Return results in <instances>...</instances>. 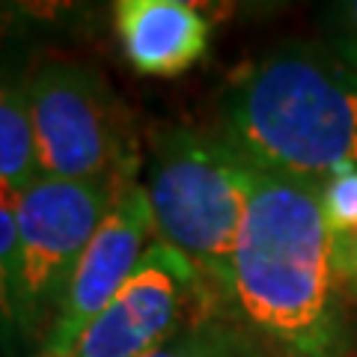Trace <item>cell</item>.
Returning a JSON list of instances; mask_svg holds the SVG:
<instances>
[{
    "mask_svg": "<svg viewBox=\"0 0 357 357\" xmlns=\"http://www.w3.org/2000/svg\"><path fill=\"white\" fill-rule=\"evenodd\" d=\"M229 301L244 321L292 357H340L345 319L321 185L253 167L232 253Z\"/></svg>",
    "mask_w": 357,
    "mask_h": 357,
    "instance_id": "cell-1",
    "label": "cell"
},
{
    "mask_svg": "<svg viewBox=\"0 0 357 357\" xmlns=\"http://www.w3.org/2000/svg\"><path fill=\"white\" fill-rule=\"evenodd\" d=\"M218 134L256 170L325 185L357 170V66L289 42L232 77Z\"/></svg>",
    "mask_w": 357,
    "mask_h": 357,
    "instance_id": "cell-2",
    "label": "cell"
},
{
    "mask_svg": "<svg viewBox=\"0 0 357 357\" xmlns=\"http://www.w3.org/2000/svg\"><path fill=\"white\" fill-rule=\"evenodd\" d=\"M250 182L253 167L218 131L161 126L149 134V176L143 188L158 238L223 295H229L232 253Z\"/></svg>",
    "mask_w": 357,
    "mask_h": 357,
    "instance_id": "cell-3",
    "label": "cell"
},
{
    "mask_svg": "<svg viewBox=\"0 0 357 357\" xmlns=\"http://www.w3.org/2000/svg\"><path fill=\"white\" fill-rule=\"evenodd\" d=\"M39 173L69 182L137 178V137L126 102L96 69L51 60L24 81Z\"/></svg>",
    "mask_w": 357,
    "mask_h": 357,
    "instance_id": "cell-4",
    "label": "cell"
},
{
    "mask_svg": "<svg viewBox=\"0 0 357 357\" xmlns=\"http://www.w3.org/2000/svg\"><path fill=\"white\" fill-rule=\"evenodd\" d=\"M122 188L126 185L116 182H69L42 176L27 191L13 197L9 208L18 227L27 345H42L51 333L81 256Z\"/></svg>",
    "mask_w": 357,
    "mask_h": 357,
    "instance_id": "cell-5",
    "label": "cell"
},
{
    "mask_svg": "<svg viewBox=\"0 0 357 357\" xmlns=\"http://www.w3.org/2000/svg\"><path fill=\"white\" fill-rule=\"evenodd\" d=\"M206 280L161 238L143 253L119 295L77 340L72 357H146L185 331V316L203 301Z\"/></svg>",
    "mask_w": 357,
    "mask_h": 357,
    "instance_id": "cell-6",
    "label": "cell"
},
{
    "mask_svg": "<svg viewBox=\"0 0 357 357\" xmlns=\"http://www.w3.org/2000/svg\"><path fill=\"white\" fill-rule=\"evenodd\" d=\"M155 232L158 229H155L146 188L140 182L126 185L81 256V265L63 298L60 316L39 345V357H72L84 331L119 295V289L140 265L143 253L155 244Z\"/></svg>",
    "mask_w": 357,
    "mask_h": 357,
    "instance_id": "cell-7",
    "label": "cell"
},
{
    "mask_svg": "<svg viewBox=\"0 0 357 357\" xmlns=\"http://www.w3.org/2000/svg\"><path fill=\"white\" fill-rule=\"evenodd\" d=\"M116 36L140 75L176 77L194 69L211 48V24L185 0H119Z\"/></svg>",
    "mask_w": 357,
    "mask_h": 357,
    "instance_id": "cell-8",
    "label": "cell"
},
{
    "mask_svg": "<svg viewBox=\"0 0 357 357\" xmlns=\"http://www.w3.org/2000/svg\"><path fill=\"white\" fill-rule=\"evenodd\" d=\"M36 178L42 173L24 86L0 81V203L9 206Z\"/></svg>",
    "mask_w": 357,
    "mask_h": 357,
    "instance_id": "cell-9",
    "label": "cell"
},
{
    "mask_svg": "<svg viewBox=\"0 0 357 357\" xmlns=\"http://www.w3.org/2000/svg\"><path fill=\"white\" fill-rule=\"evenodd\" d=\"M27 349L24 312H21V262L18 227L13 208L0 203V354L18 357Z\"/></svg>",
    "mask_w": 357,
    "mask_h": 357,
    "instance_id": "cell-10",
    "label": "cell"
},
{
    "mask_svg": "<svg viewBox=\"0 0 357 357\" xmlns=\"http://www.w3.org/2000/svg\"><path fill=\"white\" fill-rule=\"evenodd\" d=\"M146 357H262L248 333L220 319H197Z\"/></svg>",
    "mask_w": 357,
    "mask_h": 357,
    "instance_id": "cell-11",
    "label": "cell"
},
{
    "mask_svg": "<svg viewBox=\"0 0 357 357\" xmlns=\"http://www.w3.org/2000/svg\"><path fill=\"white\" fill-rule=\"evenodd\" d=\"M321 211L333 236H357V170L321 185Z\"/></svg>",
    "mask_w": 357,
    "mask_h": 357,
    "instance_id": "cell-12",
    "label": "cell"
},
{
    "mask_svg": "<svg viewBox=\"0 0 357 357\" xmlns=\"http://www.w3.org/2000/svg\"><path fill=\"white\" fill-rule=\"evenodd\" d=\"M325 45L357 66V0H340L321 9Z\"/></svg>",
    "mask_w": 357,
    "mask_h": 357,
    "instance_id": "cell-13",
    "label": "cell"
},
{
    "mask_svg": "<svg viewBox=\"0 0 357 357\" xmlns=\"http://www.w3.org/2000/svg\"><path fill=\"white\" fill-rule=\"evenodd\" d=\"M33 21H36L33 6L0 0V51H3L6 45H15L24 39L33 27Z\"/></svg>",
    "mask_w": 357,
    "mask_h": 357,
    "instance_id": "cell-14",
    "label": "cell"
},
{
    "mask_svg": "<svg viewBox=\"0 0 357 357\" xmlns=\"http://www.w3.org/2000/svg\"><path fill=\"white\" fill-rule=\"evenodd\" d=\"M333 271L340 289L357 298V236H333Z\"/></svg>",
    "mask_w": 357,
    "mask_h": 357,
    "instance_id": "cell-15",
    "label": "cell"
}]
</instances>
